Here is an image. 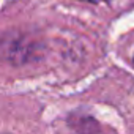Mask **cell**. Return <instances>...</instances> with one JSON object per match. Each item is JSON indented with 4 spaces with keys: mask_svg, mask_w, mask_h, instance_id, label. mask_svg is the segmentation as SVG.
<instances>
[{
    "mask_svg": "<svg viewBox=\"0 0 134 134\" xmlns=\"http://www.w3.org/2000/svg\"><path fill=\"white\" fill-rule=\"evenodd\" d=\"M32 55L30 41L19 33H7L0 40V57L14 65L27 62Z\"/></svg>",
    "mask_w": 134,
    "mask_h": 134,
    "instance_id": "obj_1",
    "label": "cell"
},
{
    "mask_svg": "<svg viewBox=\"0 0 134 134\" xmlns=\"http://www.w3.org/2000/svg\"><path fill=\"white\" fill-rule=\"evenodd\" d=\"M85 2H93V3H99V2H104V0H85Z\"/></svg>",
    "mask_w": 134,
    "mask_h": 134,
    "instance_id": "obj_2",
    "label": "cell"
}]
</instances>
